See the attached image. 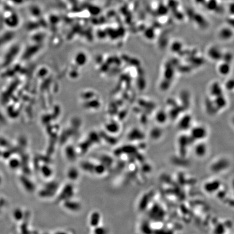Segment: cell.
Instances as JSON below:
<instances>
[{
  "label": "cell",
  "instance_id": "1",
  "mask_svg": "<svg viewBox=\"0 0 234 234\" xmlns=\"http://www.w3.org/2000/svg\"><path fill=\"white\" fill-rule=\"evenodd\" d=\"M208 131L202 125H197L191 127L190 130V137L192 139L195 140L197 142H201L204 139L207 137Z\"/></svg>",
  "mask_w": 234,
  "mask_h": 234
},
{
  "label": "cell",
  "instance_id": "2",
  "mask_svg": "<svg viewBox=\"0 0 234 234\" xmlns=\"http://www.w3.org/2000/svg\"><path fill=\"white\" fill-rule=\"evenodd\" d=\"M208 151V147L206 144L202 141L199 142L194 148V152L198 157H204Z\"/></svg>",
  "mask_w": 234,
  "mask_h": 234
},
{
  "label": "cell",
  "instance_id": "3",
  "mask_svg": "<svg viewBox=\"0 0 234 234\" xmlns=\"http://www.w3.org/2000/svg\"><path fill=\"white\" fill-rule=\"evenodd\" d=\"M208 55L210 58L213 60H219L223 58L221 50L219 47H212L209 49Z\"/></svg>",
  "mask_w": 234,
  "mask_h": 234
},
{
  "label": "cell",
  "instance_id": "4",
  "mask_svg": "<svg viewBox=\"0 0 234 234\" xmlns=\"http://www.w3.org/2000/svg\"><path fill=\"white\" fill-rule=\"evenodd\" d=\"M217 71L219 74L223 76H227L230 73L231 71L230 64L228 62H226V61L221 62L217 66Z\"/></svg>",
  "mask_w": 234,
  "mask_h": 234
},
{
  "label": "cell",
  "instance_id": "5",
  "mask_svg": "<svg viewBox=\"0 0 234 234\" xmlns=\"http://www.w3.org/2000/svg\"><path fill=\"white\" fill-rule=\"evenodd\" d=\"M219 184L220 183L218 181L209 182L205 185V190L208 192L212 193L219 188Z\"/></svg>",
  "mask_w": 234,
  "mask_h": 234
},
{
  "label": "cell",
  "instance_id": "6",
  "mask_svg": "<svg viewBox=\"0 0 234 234\" xmlns=\"http://www.w3.org/2000/svg\"><path fill=\"white\" fill-rule=\"evenodd\" d=\"M222 87L219 86V84L218 83L212 84V85L210 87V93L211 96L217 97L219 95H222Z\"/></svg>",
  "mask_w": 234,
  "mask_h": 234
},
{
  "label": "cell",
  "instance_id": "7",
  "mask_svg": "<svg viewBox=\"0 0 234 234\" xmlns=\"http://www.w3.org/2000/svg\"><path fill=\"white\" fill-rule=\"evenodd\" d=\"M155 118H156V120L158 123L163 124L166 122V120L167 119V116L165 112L161 111L159 112H157Z\"/></svg>",
  "mask_w": 234,
  "mask_h": 234
},
{
  "label": "cell",
  "instance_id": "8",
  "mask_svg": "<svg viewBox=\"0 0 234 234\" xmlns=\"http://www.w3.org/2000/svg\"><path fill=\"white\" fill-rule=\"evenodd\" d=\"M57 234H67L66 232H59L58 233H57Z\"/></svg>",
  "mask_w": 234,
  "mask_h": 234
}]
</instances>
